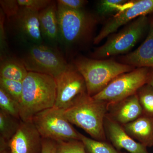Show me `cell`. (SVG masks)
<instances>
[{"instance_id":"obj_31","label":"cell","mask_w":153,"mask_h":153,"mask_svg":"<svg viewBox=\"0 0 153 153\" xmlns=\"http://www.w3.org/2000/svg\"><path fill=\"white\" fill-rule=\"evenodd\" d=\"M146 84L153 88V68H149Z\"/></svg>"},{"instance_id":"obj_3","label":"cell","mask_w":153,"mask_h":153,"mask_svg":"<svg viewBox=\"0 0 153 153\" xmlns=\"http://www.w3.org/2000/svg\"><path fill=\"white\" fill-rule=\"evenodd\" d=\"M73 66L83 76L87 93L91 97L100 92L117 76L136 68L111 59H91L83 57L75 60Z\"/></svg>"},{"instance_id":"obj_19","label":"cell","mask_w":153,"mask_h":153,"mask_svg":"<svg viewBox=\"0 0 153 153\" xmlns=\"http://www.w3.org/2000/svg\"><path fill=\"white\" fill-rule=\"evenodd\" d=\"M22 120L0 110V138L7 142L16 133Z\"/></svg>"},{"instance_id":"obj_7","label":"cell","mask_w":153,"mask_h":153,"mask_svg":"<svg viewBox=\"0 0 153 153\" xmlns=\"http://www.w3.org/2000/svg\"><path fill=\"white\" fill-rule=\"evenodd\" d=\"M21 60L29 72L47 74L55 78L70 66L57 50L41 44L31 47Z\"/></svg>"},{"instance_id":"obj_29","label":"cell","mask_w":153,"mask_h":153,"mask_svg":"<svg viewBox=\"0 0 153 153\" xmlns=\"http://www.w3.org/2000/svg\"><path fill=\"white\" fill-rule=\"evenodd\" d=\"M5 16V15L4 14V12L1 10V16H0V46H1V57H2L4 53H5L7 47L5 31L4 27Z\"/></svg>"},{"instance_id":"obj_21","label":"cell","mask_w":153,"mask_h":153,"mask_svg":"<svg viewBox=\"0 0 153 153\" xmlns=\"http://www.w3.org/2000/svg\"><path fill=\"white\" fill-rule=\"evenodd\" d=\"M137 94L142 108L143 115L153 118V88L145 84Z\"/></svg>"},{"instance_id":"obj_25","label":"cell","mask_w":153,"mask_h":153,"mask_svg":"<svg viewBox=\"0 0 153 153\" xmlns=\"http://www.w3.org/2000/svg\"><path fill=\"white\" fill-rule=\"evenodd\" d=\"M56 153H86L84 144L80 140L56 142Z\"/></svg>"},{"instance_id":"obj_5","label":"cell","mask_w":153,"mask_h":153,"mask_svg":"<svg viewBox=\"0 0 153 153\" xmlns=\"http://www.w3.org/2000/svg\"><path fill=\"white\" fill-rule=\"evenodd\" d=\"M149 25L150 18L147 16L138 17L118 33L110 35L103 45L95 49L91 57L103 59L128 52L148 33Z\"/></svg>"},{"instance_id":"obj_23","label":"cell","mask_w":153,"mask_h":153,"mask_svg":"<svg viewBox=\"0 0 153 153\" xmlns=\"http://www.w3.org/2000/svg\"><path fill=\"white\" fill-rule=\"evenodd\" d=\"M128 1L126 0H101L97 3V13L99 16L106 17L117 13Z\"/></svg>"},{"instance_id":"obj_12","label":"cell","mask_w":153,"mask_h":153,"mask_svg":"<svg viewBox=\"0 0 153 153\" xmlns=\"http://www.w3.org/2000/svg\"><path fill=\"white\" fill-rule=\"evenodd\" d=\"M106 138L118 150L124 149L129 153H149L146 147L131 137L120 124L107 114L104 120Z\"/></svg>"},{"instance_id":"obj_32","label":"cell","mask_w":153,"mask_h":153,"mask_svg":"<svg viewBox=\"0 0 153 153\" xmlns=\"http://www.w3.org/2000/svg\"><path fill=\"white\" fill-rule=\"evenodd\" d=\"M0 153H10L9 149H8L0 151Z\"/></svg>"},{"instance_id":"obj_4","label":"cell","mask_w":153,"mask_h":153,"mask_svg":"<svg viewBox=\"0 0 153 153\" xmlns=\"http://www.w3.org/2000/svg\"><path fill=\"white\" fill-rule=\"evenodd\" d=\"M60 39L68 46L80 45L91 39L97 19L82 10H70L57 4Z\"/></svg>"},{"instance_id":"obj_15","label":"cell","mask_w":153,"mask_h":153,"mask_svg":"<svg viewBox=\"0 0 153 153\" xmlns=\"http://www.w3.org/2000/svg\"><path fill=\"white\" fill-rule=\"evenodd\" d=\"M16 18L18 27L22 34L36 44H41L43 38L40 29L39 12L20 7Z\"/></svg>"},{"instance_id":"obj_28","label":"cell","mask_w":153,"mask_h":153,"mask_svg":"<svg viewBox=\"0 0 153 153\" xmlns=\"http://www.w3.org/2000/svg\"><path fill=\"white\" fill-rule=\"evenodd\" d=\"M87 2V1L84 0H58L57 1V5L74 10H82Z\"/></svg>"},{"instance_id":"obj_10","label":"cell","mask_w":153,"mask_h":153,"mask_svg":"<svg viewBox=\"0 0 153 153\" xmlns=\"http://www.w3.org/2000/svg\"><path fill=\"white\" fill-rule=\"evenodd\" d=\"M55 79L56 97L54 106L57 108L66 109L77 96L87 91L83 76L74 66L70 65Z\"/></svg>"},{"instance_id":"obj_11","label":"cell","mask_w":153,"mask_h":153,"mask_svg":"<svg viewBox=\"0 0 153 153\" xmlns=\"http://www.w3.org/2000/svg\"><path fill=\"white\" fill-rule=\"evenodd\" d=\"M42 138L32 120L23 122L8 143L10 153H41Z\"/></svg>"},{"instance_id":"obj_27","label":"cell","mask_w":153,"mask_h":153,"mask_svg":"<svg viewBox=\"0 0 153 153\" xmlns=\"http://www.w3.org/2000/svg\"><path fill=\"white\" fill-rule=\"evenodd\" d=\"M1 10L4 14L8 18L16 17L20 9L17 1L4 0L0 1Z\"/></svg>"},{"instance_id":"obj_20","label":"cell","mask_w":153,"mask_h":153,"mask_svg":"<svg viewBox=\"0 0 153 153\" xmlns=\"http://www.w3.org/2000/svg\"><path fill=\"white\" fill-rule=\"evenodd\" d=\"M79 138L85 146L86 153H123L107 141L90 138L79 132Z\"/></svg>"},{"instance_id":"obj_2","label":"cell","mask_w":153,"mask_h":153,"mask_svg":"<svg viewBox=\"0 0 153 153\" xmlns=\"http://www.w3.org/2000/svg\"><path fill=\"white\" fill-rule=\"evenodd\" d=\"M108 104L88 95L87 91L77 96L64 114L68 121L82 128L93 139L106 141L104 120Z\"/></svg>"},{"instance_id":"obj_17","label":"cell","mask_w":153,"mask_h":153,"mask_svg":"<svg viewBox=\"0 0 153 153\" xmlns=\"http://www.w3.org/2000/svg\"><path fill=\"white\" fill-rule=\"evenodd\" d=\"M39 20L42 36L52 42L60 39L57 5L54 2L39 12Z\"/></svg>"},{"instance_id":"obj_18","label":"cell","mask_w":153,"mask_h":153,"mask_svg":"<svg viewBox=\"0 0 153 153\" xmlns=\"http://www.w3.org/2000/svg\"><path fill=\"white\" fill-rule=\"evenodd\" d=\"M28 72L22 60L4 58L1 62L0 77L1 78L22 82Z\"/></svg>"},{"instance_id":"obj_8","label":"cell","mask_w":153,"mask_h":153,"mask_svg":"<svg viewBox=\"0 0 153 153\" xmlns=\"http://www.w3.org/2000/svg\"><path fill=\"white\" fill-rule=\"evenodd\" d=\"M149 69L148 68H136L130 72L120 74L92 97L110 104L134 95L146 84Z\"/></svg>"},{"instance_id":"obj_14","label":"cell","mask_w":153,"mask_h":153,"mask_svg":"<svg viewBox=\"0 0 153 153\" xmlns=\"http://www.w3.org/2000/svg\"><path fill=\"white\" fill-rule=\"evenodd\" d=\"M107 114L122 126L136 120L143 114L137 94L116 103L108 104Z\"/></svg>"},{"instance_id":"obj_13","label":"cell","mask_w":153,"mask_h":153,"mask_svg":"<svg viewBox=\"0 0 153 153\" xmlns=\"http://www.w3.org/2000/svg\"><path fill=\"white\" fill-rule=\"evenodd\" d=\"M150 17V25L146 38L133 52L119 57L121 63L138 68H153V14Z\"/></svg>"},{"instance_id":"obj_24","label":"cell","mask_w":153,"mask_h":153,"mask_svg":"<svg viewBox=\"0 0 153 153\" xmlns=\"http://www.w3.org/2000/svg\"><path fill=\"white\" fill-rule=\"evenodd\" d=\"M0 87L14 99L20 102L23 91L22 82L0 77Z\"/></svg>"},{"instance_id":"obj_22","label":"cell","mask_w":153,"mask_h":153,"mask_svg":"<svg viewBox=\"0 0 153 153\" xmlns=\"http://www.w3.org/2000/svg\"><path fill=\"white\" fill-rule=\"evenodd\" d=\"M0 110L18 119L20 118L19 103L0 87Z\"/></svg>"},{"instance_id":"obj_1","label":"cell","mask_w":153,"mask_h":153,"mask_svg":"<svg viewBox=\"0 0 153 153\" xmlns=\"http://www.w3.org/2000/svg\"><path fill=\"white\" fill-rule=\"evenodd\" d=\"M22 84L19 102L22 121L32 120L37 114L54 106L56 97L55 78L47 74L29 72Z\"/></svg>"},{"instance_id":"obj_16","label":"cell","mask_w":153,"mask_h":153,"mask_svg":"<svg viewBox=\"0 0 153 153\" xmlns=\"http://www.w3.org/2000/svg\"><path fill=\"white\" fill-rule=\"evenodd\" d=\"M134 140L147 147H153V118L142 115L136 120L122 126Z\"/></svg>"},{"instance_id":"obj_30","label":"cell","mask_w":153,"mask_h":153,"mask_svg":"<svg viewBox=\"0 0 153 153\" xmlns=\"http://www.w3.org/2000/svg\"><path fill=\"white\" fill-rule=\"evenodd\" d=\"M42 150L41 153H56L57 143L48 139H42Z\"/></svg>"},{"instance_id":"obj_26","label":"cell","mask_w":153,"mask_h":153,"mask_svg":"<svg viewBox=\"0 0 153 153\" xmlns=\"http://www.w3.org/2000/svg\"><path fill=\"white\" fill-rule=\"evenodd\" d=\"M52 1L49 0H17L20 7L39 13L47 7Z\"/></svg>"},{"instance_id":"obj_6","label":"cell","mask_w":153,"mask_h":153,"mask_svg":"<svg viewBox=\"0 0 153 153\" xmlns=\"http://www.w3.org/2000/svg\"><path fill=\"white\" fill-rule=\"evenodd\" d=\"M32 121L42 139L56 142L80 140L76 131L64 114V110L54 106L35 115Z\"/></svg>"},{"instance_id":"obj_9","label":"cell","mask_w":153,"mask_h":153,"mask_svg":"<svg viewBox=\"0 0 153 153\" xmlns=\"http://www.w3.org/2000/svg\"><path fill=\"white\" fill-rule=\"evenodd\" d=\"M153 14V0L128 1L114 16L108 19L100 32L94 38L95 44L117 31L121 26L127 25L143 16Z\"/></svg>"}]
</instances>
